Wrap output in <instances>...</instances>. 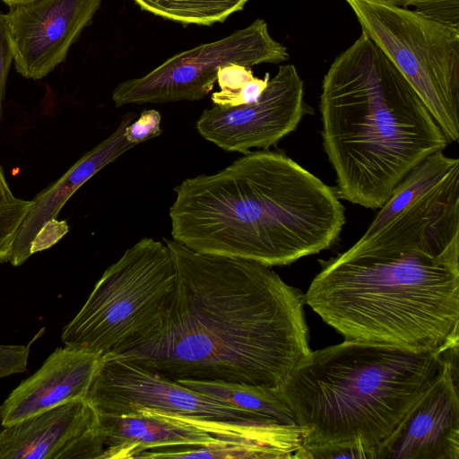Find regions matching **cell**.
I'll return each instance as SVG.
<instances>
[{
  "mask_svg": "<svg viewBox=\"0 0 459 459\" xmlns=\"http://www.w3.org/2000/svg\"><path fill=\"white\" fill-rule=\"evenodd\" d=\"M102 0H32L4 13L18 74L39 80L64 62Z\"/></svg>",
  "mask_w": 459,
  "mask_h": 459,
  "instance_id": "cell-11",
  "label": "cell"
},
{
  "mask_svg": "<svg viewBox=\"0 0 459 459\" xmlns=\"http://www.w3.org/2000/svg\"><path fill=\"white\" fill-rule=\"evenodd\" d=\"M287 48L274 40L262 19L210 43L178 53L140 78L120 82L113 91L116 107L128 104L198 100L212 90L220 67L281 64Z\"/></svg>",
  "mask_w": 459,
  "mask_h": 459,
  "instance_id": "cell-8",
  "label": "cell"
},
{
  "mask_svg": "<svg viewBox=\"0 0 459 459\" xmlns=\"http://www.w3.org/2000/svg\"><path fill=\"white\" fill-rule=\"evenodd\" d=\"M294 459H377V451L361 442L303 445L292 456Z\"/></svg>",
  "mask_w": 459,
  "mask_h": 459,
  "instance_id": "cell-21",
  "label": "cell"
},
{
  "mask_svg": "<svg viewBox=\"0 0 459 459\" xmlns=\"http://www.w3.org/2000/svg\"><path fill=\"white\" fill-rule=\"evenodd\" d=\"M177 383L230 407L255 412L286 424H297L279 388L229 382L180 379Z\"/></svg>",
  "mask_w": 459,
  "mask_h": 459,
  "instance_id": "cell-18",
  "label": "cell"
},
{
  "mask_svg": "<svg viewBox=\"0 0 459 459\" xmlns=\"http://www.w3.org/2000/svg\"><path fill=\"white\" fill-rule=\"evenodd\" d=\"M352 247L459 249V169L404 205L380 230L363 234Z\"/></svg>",
  "mask_w": 459,
  "mask_h": 459,
  "instance_id": "cell-15",
  "label": "cell"
},
{
  "mask_svg": "<svg viewBox=\"0 0 459 459\" xmlns=\"http://www.w3.org/2000/svg\"><path fill=\"white\" fill-rule=\"evenodd\" d=\"M313 108L304 100V83L294 65H280L260 98L232 108L203 111L195 127L208 142L242 154L269 149L293 132Z\"/></svg>",
  "mask_w": 459,
  "mask_h": 459,
  "instance_id": "cell-10",
  "label": "cell"
},
{
  "mask_svg": "<svg viewBox=\"0 0 459 459\" xmlns=\"http://www.w3.org/2000/svg\"><path fill=\"white\" fill-rule=\"evenodd\" d=\"M175 284L167 245L152 238L140 239L106 269L64 327L62 342L105 356L147 339L162 323Z\"/></svg>",
  "mask_w": 459,
  "mask_h": 459,
  "instance_id": "cell-6",
  "label": "cell"
},
{
  "mask_svg": "<svg viewBox=\"0 0 459 459\" xmlns=\"http://www.w3.org/2000/svg\"><path fill=\"white\" fill-rule=\"evenodd\" d=\"M303 294L345 340L413 351L459 344V249H353L319 260Z\"/></svg>",
  "mask_w": 459,
  "mask_h": 459,
  "instance_id": "cell-4",
  "label": "cell"
},
{
  "mask_svg": "<svg viewBox=\"0 0 459 459\" xmlns=\"http://www.w3.org/2000/svg\"><path fill=\"white\" fill-rule=\"evenodd\" d=\"M269 74L264 79L253 75L249 66L228 64L219 68L216 82L220 91L212 94L214 106L232 108L256 101L269 82Z\"/></svg>",
  "mask_w": 459,
  "mask_h": 459,
  "instance_id": "cell-20",
  "label": "cell"
},
{
  "mask_svg": "<svg viewBox=\"0 0 459 459\" xmlns=\"http://www.w3.org/2000/svg\"><path fill=\"white\" fill-rule=\"evenodd\" d=\"M143 10L167 20L197 25L223 22L247 0H134Z\"/></svg>",
  "mask_w": 459,
  "mask_h": 459,
  "instance_id": "cell-19",
  "label": "cell"
},
{
  "mask_svg": "<svg viewBox=\"0 0 459 459\" xmlns=\"http://www.w3.org/2000/svg\"><path fill=\"white\" fill-rule=\"evenodd\" d=\"M443 351L344 340L312 351L279 388L303 445L361 442L377 451L439 372Z\"/></svg>",
  "mask_w": 459,
  "mask_h": 459,
  "instance_id": "cell-5",
  "label": "cell"
},
{
  "mask_svg": "<svg viewBox=\"0 0 459 459\" xmlns=\"http://www.w3.org/2000/svg\"><path fill=\"white\" fill-rule=\"evenodd\" d=\"M161 116L155 109H144L136 120H133L126 128L125 137L134 146L157 137L161 134Z\"/></svg>",
  "mask_w": 459,
  "mask_h": 459,
  "instance_id": "cell-23",
  "label": "cell"
},
{
  "mask_svg": "<svg viewBox=\"0 0 459 459\" xmlns=\"http://www.w3.org/2000/svg\"><path fill=\"white\" fill-rule=\"evenodd\" d=\"M169 208L172 239L204 255L287 265L332 247L345 224L335 187L281 151H249L184 179Z\"/></svg>",
  "mask_w": 459,
  "mask_h": 459,
  "instance_id": "cell-2",
  "label": "cell"
},
{
  "mask_svg": "<svg viewBox=\"0 0 459 459\" xmlns=\"http://www.w3.org/2000/svg\"><path fill=\"white\" fill-rule=\"evenodd\" d=\"M134 113L122 117L118 126L105 140L82 156L61 178L33 200L13 242L8 261L14 266L56 244L68 231L66 221L56 220L70 197L92 176L134 147L125 137Z\"/></svg>",
  "mask_w": 459,
  "mask_h": 459,
  "instance_id": "cell-14",
  "label": "cell"
},
{
  "mask_svg": "<svg viewBox=\"0 0 459 459\" xmlns=\"http://www.w3.org/2000/svg\"><path fill=\"white\" fill-rule=\"evenodd\" d=\"M19 198H16L12 193L8 183L5 179L3 169L0 165V204L1 203H13L17 201Z\"/></svg>",
  "mask_w": 459,
  "mask_h": 459,
  "instance_id": "cell-25",
  "label": "cell"
},
{
  "mask_svg": "<svg viewBox=\"0 0 459 459\" xmlns=\"http://www.w3.org/2000/svg\"><path fill=\"white\" fill-rule=\"evenodd\" d=\"M0 1H2L7 6L10 7V6H13V5L28 3V2L32 1V0H0Z\"/></svg>",
  "mask_w": 459,
  "mask_h": 459,
  "instance_id": "cell-26",
  "label": "cell"
},
{
  "mask_svg": "<svg viewBox=\"0 0 459 459\" xmlns=\"http://www.w3.org/2000/svg\"><path fill=\"white\" fill-rule=\"evenodd\" d=\"M86 399L100 416L153 409L219 421L252 422L271 418L225 405L156 372L109 356L102 357Z\"/></svg>",
  "mask_w": 459,
  "mask_h": 459,
  "instance_id": "cell-9",
  "label": "cell"
},
{
  "mask_svg": "<svg viewBox=\"0 0 459 459\" xmlns=\"http://www.w3.org/2000/svg\"><path fill=\"white\" fill-rule=\"evenodd\" d=\"M175 289L159 329L117 353L167 378L280 388L312 350L303 294L262 264L164 238Z\"/></svg>",
  "mask_w": 459,
  "mask_h": 459,
  "instance_id": "cell-1",
  "label": "cell"
},
{
  "mask_svg": "<svg viewBox=\"0 0 459 459\" xmlns=\"http://www.w3.org/2000/svg\"><path fill=\"white\" fill-rule=\"evenodd\" d=\"M100 422L105 441L101 459H133L144 451L203 446L218 440L201 429L145 409L122 416H100Z\"/></svg>",
  "mask_w": 459,
  "mask_h": 459,
  "instance_id": "cell-17",
  "label": "cell"
},
{
  "mask_svg": "<svg viewBox=\"0 0 459 459\" xmlns=\"http://www.w3.org/2000/svg\"><path fill=\"white\" fill-rule=\"evenodd\" d=\"M458 344L446 349L441 368L381 446L377 459H459Z\"/></svg>",
  "mask_w": 459,
  "mask_h": 459,
  "instance_id": "cell-12",
  "label": "cell"
},
{
  "mask_svg": "<svg viewBox=\"0 0 459 459\" xmlns=\"http://www.w3.org/2000/svg\"><path fill=\"white\" fill-rule=\"evenodd\" d=\"M392 5L415 7V12L459 30V0H381Z\"/></svg>",
  "mask_w": 459,
  "mask_h": 459,
  "instance_id": "cell-22",
  "label": "cell"
},
{
  "mask_svg": "<svg viewBox=\"0 0 459 459\" xmlns=\"http://www.w3.org/2000/svg\"><path fill=\"white\" fill-rule=\"evenodd\" d=\"M361 32L422 100L448 143L459 139V30L381 0H346Z\"/></svg>",
  "mask_w": 459,
  "mask_h": 459,
  "instance_id": "cell-7",
  "label": "cell"
},
{
  "mask_svg": "<svg viewBox=\"0 0 459 459\" xmlns=\"http://www.w3.org/2000/svg\"><path fill=\"white\" fill-rule=\"evenodd\" d=\"M104 451L99 413L86 398L0 429V459H101Z\"/></svg>",
  "mask_w": 459,
  "mask_h": 459,
  "instance_id": "cell-13",
  "label": "cell"
},
{
  "mask_svg": "<svg viewBox=\"0 0 459 459\" xmlns=\"http://www.w3.org/2000/svg\"><path fill=\"white\" fill-rule=\"evenodd\" d=\"M13 61V56L8 39L5 16L0 11V117L3 109L7 77Z\"/></svg>",
  "mask_w": 459,
  "mask_h": 459,
  "instance_id": "cell-24",
  "label": "cell"
},
{
  "mask_svg": "<svg viewBox=\"0 0 459 459\" xmlns=\"http://www.w3.org/2000/svg\"><path fill=\"white\" fill-rule=\"evenodd\" d=\"M322 140L340 198L379 209L398 183L449 143L405 77L364 33L322 83Z\"/></svg>",
  "mask_w": 459,
  "mask_h": 459,
  "instance_id": "cell-3",
  "label": "cell"
},
{
  "mask_svg": "<svg viewBox=\"0 0 459 459\" xmlns=\"http://www.w3.org/2000/svg\"><path fill=\"white\" fill-rule=\"evenodd\" d=\"M102 357L68 346L56 349L0 404L1 426L12 425L77 398H86Z\"/></svg>",
  "mask_w": 459,
  "mask_h": 459,
  "instance_id": "cell-16",
  "label": "cell"
}]
</instances>
